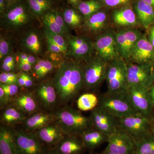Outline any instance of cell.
Masks as SVG:
<instances>
[{
  "mask_svg": "<svg viewBox=\"0 0 154 154\" xmlns=\"http://www.w3.org/2000/svg\"><path fill=\"white\" fill-rule=\"evenodd\" d=\"M52 80L59 102L63 105L71 102L84 88L82 63L72 59L63 61Z\"/></svg>",
  "mask_w": 154,
  "mask_h": 154,
  "instance_id": "cell-1",
  "label": "cell"
},
{
  "mask_svg": "<svg viewBox=\"0 0 154 154\" xmlns=\"http://www.w3.org/2000/svg\"><path fill=\"white\" fill-rule=\"evenodd\" d=\"M33 17L27 2L25 4L19 1L9 6L1 15V29L8 33H18L30 25Z\"/></svg>",
  "mask_w": 154,
  "mask_h": 154,
  "instance_id": "cell-2",
  "label": "cell"
},
{
  "mask_svg": "<svg viewBox=\"0 0 154 154\" xmlns=\"http://www.w3.org/2000/svg\"><path fill=\"white\" fill-rule=\"evenodd\" d=\"M56 122L66 135L80 136L92 128L91 119L70 107L59 108L53 113Z\"/></svg>",
  "mask_w": 154,
  "mask_h": 154,
  "instance_id": "cell-3",
  "label": "cell"
},
{
  "mask_svg": "<svg viewBox=\"0 0 154 154\" xmlns=\"http://www.w3.org/2000/svg\"><path fill=\"white\" fill-rule=\"evenodd\" d=\"M126 62L121 57L109 61L107 65L106 79L108 94L128 92Z\"/></svg>",
  "mask_w": 154,
  "mask_h": 154,
  "instance_id": "cell-4",
  "label": "cell"
},
{
  "mask_svg": "<svg viewBox=\"0 0 154 154\" xmlns=\"http://www.w3.org/2000/svg\"><path fill=\"white\" fill-rule=\"evenodd\" d=\"M98 106L116 118H121L137 113L135 111L127 93L108 94L99 98Z\"/></svg>",
  "mask_w": 154,
  "mask_h": 154,
  "instance_id": "cell-5",
  "label": "cell"
},
{
  "mask_svg": "<svg viewBox=\"0 0 154 154\" xmlns=\"http://www.w3.org/2000/svg\"><path fill=\"white\" fill-rule=\"evenodd\" d=\"M82 64L84 87L88 90L98 88L106 79L108 62L95 53Z\"/></svg>",
  "mask_w": 154,
  "mask_h": 154,
  "instance_id": "cell-6",
  "label": "cell"
},
{
  "mask_svg": "<svg viewBox=\"0 0 154 154\" xmlns=\"http://www.w3.org/2000/svg\"><path fill=\"white\" fill-rule=\"evenodd\" d=\"M117 119L118 128L128 134L136 142L152 133L150 119L139 113Z\"/></svg>",
  "mask_w": 154,
  "mask_h": 154,
  "instance_id": "cell-7",
  "label": "cell"
},
{
  "mask_svg": "<svg viewBox=\"0 0 154 154\" xmlns=\"http://www.w3.org/2000/svg\"><path fill=\"white\" fill-rule=\"evenodd\" d=\"M66 40L68 46L66 55L76 61L84 62L96 53L94 40L90 37L70 35Z\"/></svg>",
  "mask_w": 154,
  "mask_h": 154,
  "instance_id": "cell-8",
  "label": "cell"
},
{
  "mask_svg": "<svg viewBox=\"0 0 154 154\" xmlns=\"http://www.w3.org/2000/svg\"><path fill=\"white\" fill-rule=\"evenodd\" d=\"M128 88L137 87L148 90L154 84L153 64L126 62Z\"/></svg>",
  "mask_w": 154,
  "mask_h": 154,
  "instance_id": "cell-9",
  "label": "cell"
},
{
  "mask_svg": "<svg viewBox=\"0 0 154 154\" xmlns=\"http://www.w3.org/2000/svg\"><path fill=\"white\" fill-rule=\"evenodd\" d=\"M96 53L107 62L120 57L116 43L115 30L110 28L95 38Z\"/></svg>",
  "mask_w": 154,
  "mask_h": 154,
  "instance_id": "cell-10",
  "label": "cell"
},
{
  "mask_svg": "<svg viewBox=\"0 0 154 154\" xmlns=\"http://www.w3.org/2000/svg\"><path fill=\"white\" fill-rule=\"evenodd\" d=\"M17 154H42L43 143L34 132L14 130Z\"/></svg>",
  "mask_w": 154,
  "mask_h": 154,
  "instance_id": "cell-11",
  "label": "cell"
},
{
  "mask_svg": "<svg viewBox=\"0 0 154 154\" xmlns=\"http://www.w3.org/2000/svg\"><path fill=\"white\" fill-rule=\"evenodd\" d=\"M105 150L118 154H135L136 142L127 133L118 128L108 136Z\"/></svg>",
  "mask_w": 154,
  "mask_h": 154,
  "instance_id": "cell-12",
  "label": "cell"
},
{
  "mask_svg": "<svg viewBox=\"0 0 154 154\" xmlns=\"http://www.w3.org/2000/svg\"><path fill=\"white\" fill-rule=\"evenodd\" d=\"M128 94L136 112L150 119L154 107L148 94V90L132 87L128 88Z\"/></svg>",
  "mask_w": 154,
  "mask_h": 154,
  "instance_id": "cell-13",
  "label": "cell"
},
{
  "mask_svg": "<svg viewBox=\"0 0 154 154\" xmlns=\"http://www.w3.org/2000/svg\"><path fill=\"white\" fill-rule=\"evenodd\" d=\"M90 118L92 127L107 135L118 128L117 118L99 106L91 110Z\"/></svg>",
  "mask_w": 154,
  "mask_h": 154,
  "instance_id": "cell-14",
  "label": "cell"
},
{
  "mask_svg": "<svg viewBox=\"0 0 154 154\" xmlns=\"http://www.w3.org/2000/svg\"><path fill=\"white\" fill-rule=\"evenodd\" d=\"M33 93L40 107L46 110L54 108L59 101L57 92L52 80L39 83L36 86Z\"/></svg>",
  "mask_w": 154,
  "mask_h": 154,
  "instance_id": "cell-15",
  "label": "cell"
},
{
  "mask_svg": "<svg viewBox=\"0 0 154 154\" xmlns=\"http://www.w3.org/2000/svg\"><path fill=\"white\" fill-rule=\"evenodd\" d=\"M110 16L106 11L101 10L85 20L81 29L85 36H97L110 28Z\"/></svg>",
  "mask_w": 154,
  "mask_h": 154,
  "instance_id": "cell-16",
  "label": "cell"
},
{
  "mask_svg": "<svg viewBox=\"0 0 154 154\" xmlns=\"http://www.w3.org/2000/svg\"><path fill=\"white\" fill-rule=\"evenodd\" d=\"M137 64H151L154 63V48L143 34L133 47L128 61Z\"/></svg>",
  "mask_w": 154,
  "mask_h": 154,
  "instance_id": "cell-17",
  "label": "cell"
},
{
  "mask_svg": "<svg viewBox=\"0 0 154 154\" xmlns=\"http://www.w3.org/2000/svg\"><path fill=\"white\" fill-rule=\"evenodd\" d=\"M110 24L118 29L141 27L131 5L115 8L110 15Z\"/></svg>",
  "mask_w": 154,
  "mask_h": 154,
  "instance_id": "cell-18",
  "label": "cell"
},
{
  "mask_svg": "<svg viewBox=\"0 0 154 154\" xmlns=\"http://www.w3.org/2000/svg\"><path fill=\"white\" fill-rule=\"evenodd\" d=\"M43 27L54 33L60 34L65 38L70 35V29L66 24L62 14L53 10H49L41 17Z\"/></svg>",
  "mask_w": 154,
  "mask_h": 154,
  "instance_id": "cell-19",
  "label": "cell"
},
{
  "mask_svg": "<svg viewBox=\"0 0 154 154\" xmlns=\"http://www.w3.org/2000/svg\"><path fill=\"white\" fill-rule=\"evenodd\" d=\"M43 36L38 30L30 29L23 34L21 40V46L27 53L33 54L38 58L43 52Z\"/></svg>",
  "mask_w": 154,
  "mask_h": 154,
  "instance_id": "cell-20",
  "label": "cell"
},
{
  "mask_svg": "<svg viewBox=\"0 0 154 154\" xmlns=\"http://www.w3.org/2000/svg\"><path fill=\"white\" fill-rule=\"evenodd\" d=\"M34 132L42 143L50 148L54 147L66 135L56 121Z\"/></svg>",
  "mask_w": 154,
  "mask_h": 154,
  "instance_id": "cell-21",
  "label": "cell"
},
{
  "mask_svg": "<svg viewBox=\"0 0 154 154\" xmlns=\"http://www.w3.org/2000/svg\"><path fill=\"white\" fill-rule=\"evenodd\" d=\"M10 105L28 115L39 111L40 107L33 92L27 91L19 92L11 99Z\"/></svg>",
  "mask_w": 154,
  "mask_h": 154,
  "instance_id": "cell-22",
  "label": "cell"
},
{
  "mask_svg": "<svg viewBox=\"0 0 154 154\" xmlns=\"http://www.w3.org/2000/svg\"><path fill=\"white\" fill-rule=\"evenodd\" d=\"M56 121L54 113L38 111L27 117L23 122L25 130L36 132L45 126Z\"/></svg>",
  "mask_w": 154,
  "mask_h": 154,
  "instance_id": "cell-23",
  "label": "cell"
},
{
  "mask_svg": "<svg viewBox=\"0 0 154 154\" xmlns=\"http://www.w3.org/2000/svg\"><path fill=\"white\" fill-rule=\"evenodd\" d=\"M132 7L140 25L146 30L154 24V8L141 0H134Z\"/></svg>",
  "mask_w": 154,
  "mask_h": 154,
  "instance_id": "cell-24",
  "label": "cell"
},
{
  "mask_svg": "<svg viewBox=\"0 0 154 154\" xmlns=\"http://www.w3.org/2000/svg\"><path fill=\"white\" fill-rule=\"evenodd\" d=\"M60 154H80L85 148L79 136L66 135L54 147Z\"/></svg>",
  "mask_w": 154,
  "mask_h": 154,
  "instance_id": "cell-25",
  "label": "cell"
},
{
  "mask_svg": "<svg viewBox=\"0 0 154 154\" xmlns=\"http://www.w3.org/2000/svg\"><path fill=\"white\" fill-rule=\"evenodd\" d=\"M0 154H17L14 130L2 125L0 127Z\"/></svg>",
  "mask_w": 154,
  "mask_h": 154,
  "instance_id": "cell-26",
  "label": "cell"
},
{
  "mask_svg": "<svg viewBox=\"0 0 154 154\" xmlns=\"http://www.w3.org/2000/svg\"><path fill=\"white\" fill-rule=\"evenodd\" d=\"M85 148L94 149L107 141L108 136L92 128L79 136Z\"/></svg>",
  "mask_w": 154,
  "mask_h": 154,
  "instance_id": "cell-27",
  "label": "cell"
},
{
  "mask_svg": "<svg viewBox=\"0 0 154 154\" xmlns=\"http://www.w3.org/2000/svg\"><path fill=\"white\" fill-rule=\"evenodd\" d=\"M27 117L25 113L9 105L5 107L1 114V122L2 125L10 127L20 123L23 124Z\"/></svg>",
  "mask_w": 154,
  "mask_h": 154,
  "instance_id": "cell-28",
  "label": "cell"
},
{
  "mask_svg": "<svg viewBox=\"0 0 154 154\" xmlns=\"http://www.w3.org/2000/svg\"><path fill=\"white\" fill-rule=\"evenodd\" d=\"M122 29L125 36V60L127 62L129 60L133 47L143 33L137 28H122Z\"/></svg>",
  "mask_w": 154,
  "mask_h": 154,
  "instance_id": "cell-29",
  "label": "cell"
},
{
  "mask_svg": "<svg viewBox=\"0 0 154 154\" xmlns=\"http://www.w3.org/2000/svg\"><path fill=\"white\" fill-rule=\"evenodd\" d=\"M104 6L101 0H88L81 2L77 6L85 20L93 14L102 10Z\"/></svg>",
  "mask_w": 154,
  "mask_h": 154,
  "instance_id": "cell-30",
  "label": "cell"
},
{
  "mask_svg": "<svg viewBox=\"0 0 154 154\" xmlns=\"http://www.w3.org/2000/svg\"><path fill=\"white\" fill-rule=\"evenodd\" d=\"M62 15L66 24L70 29H80L85 22L83 15L73 9H66Z\"/></svg>",
  "mask_w": 154,
  "mask_h": 154,
  "instance_id": "cell-31",
  "label": "cell"
},
{
  "mask_svg": "<svg viewBox=\"0 0 154 154\" xmlns=\"http://www.w3.org/2000/svg\"><path fill=\"white\" fill-rule=\"evenodd\" d=\"M99 99L92 93H86L81 95L77 102V107L81 111L94 110L99 105Z\"/></svg>",
  "mask_w": 154,
  "mask_h": 154,
  "instance_id": "cell-32",
  "label": "cell"
},
{
  "mask_svg": "<svg viewBox=\"0 0 154 154\" xmlns=\"http://www.w3.org/2000/svg\"><path fill=\"white\" fill-rule=\"evenodd\" d=\"M135 154H154V135L152 133L136 142Z\"/></svg>",
  "mask_w": 154,
  "mask_h": 154,
  "instance_id": "cell-33",
  "label": "cell"
},
{
  "mask_svg": "<svg viewBox=\"0 0 154 154\" xmlns=\"http://www.w3.org/2000/svg\"><path fill=\"white\" fill-rule=\"evenodd\" d=\"M43 33L45 36L50 38L54 42H55L56 44L60 47L66 54L68 45L66 38L60 34L54 33L44 27Z\"/></svg>",
  "mask_w": 154,
  "mask_h": 154,
  "instance_id": "cell-34",
  "label": "cell"
},
{
  "mask_svg": "<svg viewBox=\"0 0 154 154\" xmlns=\"http://www.w3.org/2000/svg\"><path fill=\"white\" fill-rule=\"evenodd\" d=\"M13 43L11 38L1 35L0 38V60L13 52Z\"/></svg>",
  "mask_w": 154,
  "mask_h": 154,
  "instance_id": "cell-35",
  "label": "cell"
},
{
  "mask_svg": "<svg viewBox=\"0 0 154 154\" xmlns=\"http://www.w3.org/2000/svg\"><path fill=\"white\" fill-rule=\"evenodd\" d=\"M26 2L34 17L41 18L48 11L40 5L36 0H26Z\"/></svg>",
  "mask_w": 154,
  "mask_h": 154,
  "instance_id": "cell-36",
  "label": "cell"
},
{
  "mask_svg": "<svg viewBox=\"0 0 154 154\" xmlns=\"http://www.w3.org/2000/svg\"><path fill=\"white\" fill-rule=\"evenodd\" d=\"M38 60L42 67L41 72L38 79L39 80L43 79L52 72L55 68V65L48 60L38 58Z\"/></svg>",
  "mask_w": 154,
  "mask_h": 154,
  "instance_id": "cell-37",
  "label": "cell"
},
{
  "mask_svg": "<svg viewBox=\"0 0 154 154\" xmlns=\"http://www.w3.org/2000/svg\"><path fill=\"white\" fill-rule=\"evenodd\" d=\"M19 75L14 72H2L0 74V83L5 85L17 84Z\"/></svg>",
  "mask_w": 154,
  "mask_h": 154,
  "instance_id": "cell-38",
  "label": "cell"
},
{
  "mask_svg": "<svg viewBox=\"0 0 154 154\" xmlns=\"http://www.w3.org/2000/svg\"><path fill=\"white\" fill-rule=\"evenodd\" d=\"M0 87L11 99L19 93V87L17 84L5 85L0 83Z\"/></svg>",
  "mask_w": 154,
  "mask_h": 154,
  "instance_id": "cell-39",
  "label": "cell"
},
{
  "mask_svg": "<svg viewBox=\"0 0 154 154\" xmlns=\"http://www.w3.org/2000/svg\"><path fill=\"white\" fill-rule=\"evenodd\" d=\"M104 7L110 8H120L130 5L133 0H101Z\"/></svg>",
  "mask_w": 154,
  "mask_h": 154,
  "instance_id": "cell-40",
  "label": "cell"
},
{
  "mask_svg": "<svg viewBox=\"0 0 154 154\" xmlns=\"http://www.w3.org/2000/svg\"><path fill=\"white\" fill-rule=\"evenodd\" d=\"M17 61H25L31 64L33 66L36 63L38 58L30 54L25 52L19 53L18 54Z\"/></svg>",
  "mask_w": 154,
  "mask_h": 154,
  "instance_id": "cell-41",
  "label": "cell"
},
{
  "mask_svg": "<svg viewBox=\"0 0 154 154\" xmlns=\"http://www.w3.org/2000/svg\"><path fill=\"white\" fill-rule=\"evenodd\" d=\"M45 37L47 44V51L56 54H66L65 53L62 48L56 44L55 42H54L51 39L46 36H45Z\"/></svg>",
  "mask_w": 154,
  "mask_h": 154,
  "instance_id": "cell-42",
  "label": "cell"
},
{
  "mask_svg": "<svg viewBox=\"0 0 154 154\" xmlns=\"http://www.w3.org/2000/svg\"><path fill=\"white\" fill-rule=\"evenodd\" d=\"M11 99L7 96L3 91L2 88L0 87V107L1 109L5 108L10 104Z\"/></svg>",
  "mask_w": 154,
  "mask_h": 154,
  "instance_id": "cell-43",
  "label": "cell"
},
{
  "mask_svg": "<svg viewBox=\"0 0 154 154\" xmlns=\"http://www.w3.org/2000/svg\"><path fill=\"white\" fill-rule=\"evenodd\" d=\"M18 68L22 72H29L33 68V66L27 62H18Z\"/></svg>",
  "mask_w": 154,
  "mask_h": 154,
  "instance_id": "cell-44",
  "label": "cell"
},
{
  "mask_svg": "<svg viewBox=\"0 0 154 154\" xmlns=\"http://www.w3.org/2000/svg\"><path fill=\"white\" fill-rule=\"evenodd\" d=\"M1 64H16V57L13 54L7 56L2 60Z\"/></svg>",
  "mask_w": 154,
  "mask_h": 154,
  "instance_id": "cell-45",
  "label": "cell"
},
{
  "mask_svg": "<svg viewBox=\"0 0 154 154\" xmlns=\"http://www.w3.org/2000/svg\"><path fill=\"white\" fill-rule=\"evenodd\" d=\"M25 78V88H30L33 86V78L28 73L23 72Z\"/></svg>",
  "mask_w": 154,
  "mask_h": 154,
  "instance_id": "cell-46",
  "label": "cell"
},
{
  "mask_svg": "<svg viewBox=\"0 0 154 154\" xmlns=\"http://www.w3.org/2000/svg\"><path fill=\"white\" fill-rule=\"evenodd\" d=\"M147 36L149 42L154 48V24L148 28Z\"/></svg>",
  "mask_w": 154,
  "mask_h": 154,
  "instance_id": "cell-47",
  "label": "cell"
},
{
  "mask_svg": "<svg viewBox=\"0 0 154 154\" xmlns=\"http://www.w3.org/2000/svg\"><path fill=\"white\" fill-rule=\"evenodd\" d=\"M16 64H1V69L3 72H13L15 69Z\"/></svg>",
  "mask_w": 154,
  "mask_h": 154,
  "instance_id": "cell-48",
  "label": "cell"
},
{
  "mask_svg": "<svg viewBox=\"0 0 154 154\" xmlns=\"http://www.w3.org/2000/svg\"><path fill=\"white\" fill-rule=\"evenodd\" d=\"M36 1L46 11L50 10L51 7V2L50 0H36Z\"/></svg>",
  "mask_w": 154,
  "mask_h": 154,
  "instance_id": "cell-49",
  "label": "cell"
},
{
  "mask_svg": "<svg viewBox=\"0 0 154 154\" xmlns=\"http://www.w3.org/2000/svg\"><path fill=\"white\" fill-rule=\"evenodd\" d=\"M8 8V4L6 0H0V13L3 15L7 11Z\"/></svg>",
  "mask_w": 154,
  "mask_h": 154,
  "instance_id": "cell-50",
  "label": "cell"
},
{
  "mask_svg": "<svg viewBox=\"0 0 154 154\" xmlns=\"http://www.w3.org/2000/svg\"><path fill=\"white\" fill-rule=\"evenodd\" d=\"M25 78H24L23 72H22L20 75H19L17 85L19 87H22H22H25Z\"/></svg>",
  "mask_w": 154,
  "mask_h": 154,
  "instance_id": "cell-51",
  "label": "cell"
},
{
  "mask_svg": "<svg viewBox=\"0 0 154 154\" xmlns=\"http://www.w3.org/2000/svg\"><path fill=\"white\" fill-rule=\"evenodd\" d=\"M42 154H60L54 148H50L48 149H44Z\"/></svg>",
  "mask_w": 154,
  "mask_h": 154,
  "instance_id": "cell-52",
  "label": "cell"
},
{
  "mask_svg": "<svg viewBox=\"0 0 154 154\" xmlns=\"http://www.w3.org/2000/svg\"><path fill=\"white\" fill-rule=\"evenodd\" d=\"M148 94L154 107V84L148 89Z\"/></svg>",
  "mask_w": 154,
  "mask_h": 154,
  "instance_id": "cell-53",
  "label": "cell"
},
{
  "mask_svg": "<svg viewBox=\"0 0 154 154\" xmlns=\"http://www.w3.org/2000/svg\"><path fill=\"white\" fill-rule=\"evenodd\" d=\"M68 1L72 5L75 6V7H77L81 2V0H68Z\"/></svg>",
  "mask_w": 154,
  "mask_h": 154,
  "instance_id": "cell-54",
  "label": "cell"
},
{
  "mask_svg": "<svg viewBox=\"0 0 154 154\" xmlns=\"http://www.w3.org/2000/svg\"><path fill=\"white\" fill-rule=\"evenodd\" d=\"M141 1L149 4L154 8V0H141Z\"/></svg>",
  "mask_w": 154,
  "mask_h": 154,
  "instance_id": "cell-55",
  "label": "cell"
},
{
  "mask_svg": "<svg viewBox=\"0 0 154 154\" xmlns=\"http://www.w3.org/2000/svg\"><path fill=\"white\" fill-rule=\"evenodd\" d=\"M6 1L7 3H8V7L10 5H12V4H14V3H17V2L20 1L19 0H6Z\"/></svg>",
  "mask_w": 154,
  "mask_h": 154,
  "instance_id": "cell-56",
  "label": "cell"
},
{
  "mask_svg": "<svg viewBox=\"0 0 154 154\" xmlns=\"http://www.w3.org/2000/svg\"><path fill=\"white\" fill-rule=\"evenodd\" d=\"M118 154L116 153H115L112 152H110L109 151H108L106 150H105L103 152H102L101 153V154Z\"/></svg>",
  "mask_w": 154,
  "mask_h": 154,
  "instance_id": "cell-57",
  "label": "cell"
},
{
  "mask_svg": "<svg viewBox=\"0 0 154 154\" xmlns=\"http://www.w3.org/2000/svg\"><path fill=\"white\" fill-rule=\"evenodd\" d=\"M151 121H152V122H151L152 123H153V124H154V116H152L151 118L150 119ZM153 126H154V125H153Z\"/></svg>",
  "mask_w": 154,
  "mask_h": 154,
  "instance_id": "cell-58",
  "label": "cell"
},
{
  "mask_svg": "<svg viewBox=\"0 0 154 154\" xmlns=\"http://www.w3.org/2000/svg\"><path fill=\"white\" fill-rule=\"evenodd\" d=\"M152 75H153V79L154 81V63L153 64V67H152Z\"/></svg>",
  "mask_w": 154,
  "mask_h": 154,
  "instance_id": "cell-59",
  "label": "cell"
},
{
  "mask_svg": "<svg viewBox=\"0 0 154 154\" xmlns=\"http://www.w3.org/2000/svg\"><path fill=\"white\" fill-rule=\"evenodd\" d=\"M152 131L153 134L154 135V126H152Z\"/></svg>",
  "mask_w": 154,
  "mask_h": 154,
  "instance_id": "cell-60",
  "label": "cell"
}]
</instances>
